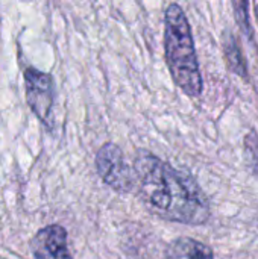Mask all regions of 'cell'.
Listing matches in <instances>:
<instances>
[{
	"instance_id": "6da1fadb",
	"label": "cell",
	"mask_w": 258,
	"mask_h": 259,
	"mask_svg": "<svg viewBox=\"0 0 258 259\" xmlns=\"http://www.w3.org/2000/svg\"><path fill=\"white\" fill-rule=\"evenodd\" d=\"M132 173L138 197L154 215L184 225L208 220V200L190 176L148 152L137 155Z\"/></svg>"
},
{
	"instance_id": "7a4b0ae2",
	"label": "cell",
	"mask_w": 258,
	"mask_h": 259,
	"mask_svg": "<svg viewBox=\"0 0 258 259\" xmlns=\"http://www.w3.org/2000/svg\"><path fill=\"white\" fill-rule=\"evenodd\" d=\"M166 61L175 83L190 97L202 93V77L195 52L192 29L182 8L176 3L166 9L164 17Z\"/></svg>"
},
{
	"instance_id": "3957f363",
	"label": "cell",
	"mask_w": 258,
	"mask_h": 259,
	"mask_svg": "<svg viewBox=\"0 0 258 259\" xmlns=\"http://www.w3.org/2000/svg\"><path fill=\"white\" fill-rule=\"evenodd\" d=\"M96 168L102 181L113 190L129 193L134 188V173L119 146L113 143L103 144L96 155Z\"/></svg>"
},
{
	"instance_id": "277c9868",
	"label": "cell",
	"mask_w": 258,
	"mask_h": 259,
	"mask_svg": "<svg viewBox=\"0 0 258 259\" xmlns=\"http://www.w3.org/2000/svg\"><path fill=\"white\" fill-rule=\"evenodd\" d=\"M26 100L32 112L44 123L49 124L53 106V80L52 76L35 68L24 70Z\"/></svg>"
},
{
	"instance_id": "5b68a950",
	"label": "cell",
	"mask_w": 258,
	"mask_h": 259,
	"mask_svg": "<svg viewBox=\"0 0 258 259\" xmlns=\"http://www.w3.org/2000/svg\"><path fill=\"white\" fill-rule=\"evenodd\" d=\"M30 249L35 259H73L67 247V231L59 225H50L36 232Z\"/></svg>"
},
{
	"instance_id": "8992f818",
	"label": "cell",
	"mask_w": 258,
	"mask_h": 259,
	"mask_svg": "<svg viewBox=\"0 0 258 259\" xmlns=\"http://www.w3.org/2000/svg\"><path fill=\"white\" fill-rule=\"evenodd\" d=\"M167 259H214L213 250L189 237H181L172 241L166 250Z\"/></svg>"
},
{
	"instance_id": "52a82bcc",
	"label": "cell",
	"mask_w": 258,
	"mask_h": 259,
	"mask_svg": "<svg viewBox=\"0 0 258 259\" xmlns=\"http://www.w3.org/2000/svg\"><path fill=\"white\" fill-rule=\"evenodd\" d=\"M225 55L227 59L230 62V67L240 76L246 74V65H245V59L242 56L240 47L237 44V41L234 39L233 33L228 35V38L225 39Z\"/></svg>"
},
{
	"instance_id": "ba28073f",
	"label": "cell",
	"mask_w": 258,
	"mask_h": 259,
	"mask_svg": "<svg viewBox=\"0 0 258 259\" xmlns=\"http://www.w3.org/2000/svg\"><path fill=\"white\" fill-rule=\"evenodd\" d=\"M234 8H236V17L239 20V24H242V27L245 29V32L248 35H251V29H249V18H248V3L246 2H240V3H234Z\"/></svg>"
}]
</instances>
